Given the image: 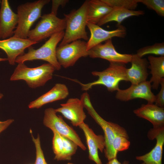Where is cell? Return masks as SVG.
<instances>
[{"label":"cell","mask_w":164,"mask_h":164,"mask_svg":"<svg viewBox=\"0 0 164 164\" xmlns=\"http://www.w3.org/2000/svg\"><path fill=\"white\" fill-rule=\"evenodd\" d=\"M80 99L88 113L101 127L104 132L105 145L104 151L105 157L108 160L114 158L112 148L113 141L118 135L124 136L129 139L127 131L119 125L108 121L100 116L93 107L89 95L87 92L82 94Z\"/></svg>","instance_id":"cell-1"},{"label":"cell","mask_w":164,"mask_h":164,"mask_svg":"<svg viewBox=\"0 0 164 164\" xmlns=\"http://www.w3.org/2000/svg\"><path fill=\"white\" fill-rule=\"evenodd\" d=\"M88 0H86L77 10L68 14H64L66 22L65 31L59 46H62L74 41L82 39L88 40L85 28L87 23V9Z\"/></svg>","instance_id":"cell-2"},{"label":"cell","mask_w":164,"mask_h":164,"mask_svg":"<svg viewBox=\"0 0 164 164\" xmlns=\"http://www.w3.org/2000/svg\"><path fill=\"white\" fill-rule=\"evenodd\" d=\"M110 63L109 67L103 71L91 72L92 75L98 77L97 80L93 82L84 84L76 79L66 78L79 84L83 91H87L95 85H102L109 91H117L120 89L119 84L121 81H127L126 73L127 68L123 64L114 62Z\"/></svg>","instance_id":"cell-3"},{"label":"cell","mask_w":164,"mask_h":164,"mask_svg":"<svg viewBox=\"0 0 164 164\" xmlns=\"http://www.w3.org/2000/svg\"><path fill=\"white\" fill-rule=\"evenodd\" d=\"M64 34V31L55 33L38 49H35L32 46L29 47L28 52L18 57L15 63H22L27 61L42 60L47 62L56 70H60L61 67L57 59L56 49Z\"/></svg>","instance_id":"cell-4"},{"label":"cell","mask_w":164,"mask_h":164,"mask_svg":"<svg viewBox=\"0 0 164 164\" xmlns=\"http://www.w3.org/2000/svg\"><path fill=\"white\" fill-rule=\"evenodd\" d=\"M55 69L49 63H44L34 68H29L24 63H18L10 80H25L29 87L32 88L43 86L53 77Z\"/></svg>","instance_id":"cell-5"},{"label":"cell","mask_w":164,"mask_h":164,"mask_svg":"<svg viewBox=\"0 0 164 164\" xmlns=\"http://www.w3.org/2000/svg\"><path fill=\"white\" fill-rule=\"evenodd\" d=\"M50 2V0H39L19 5L17 8L18 23L13 36L27 38L31 27L41 17L43 8Z\"/></svg>","instance_id":"cell-6"},{"label":"cell","mask_w":164,"mask_h":164,"mask_svg":"<svg viewBox=\"0 0 164 164\" xmlns=\"http://www.w3.org/2000/svg\"><path fill=\"white\" fill-rule=\"evenodd\" d=\"M35 27L29 31L27 38L38 43L56 33L64 31L66 27L64 19L51 13L45 14Z\"/></svg>","instance_id":"cell-7"},{"label":"cell","mask_w":164,"mask_h":164,"mask_svg":"<svg viewBox=\"0 0 164 164\" xmlns=\"http://www.w3.org/2000/svg\"><path fill=\"white\" fill-rule=\"evenodd\" d=\"M43 124L53 132H57L70 139L83 150H86V147L77 134L73 128L66 123L61 116L56 114L55 109L50 108L45 110Z\"/></svg>","instance_id":"cell-8"},{"label":"cell","mask_w":164,"mask_h":164,"mask_svg":"<svg viewBox=\"0 0 164 164\" xmlns=\"http://www.w3.org/2000/svg\"><path fill=\"white\" fill-rule=\"evenodd\" d=\"M88 56L87 43L80 39L56 49V56L60 64L64 68L73 66L81 57Z\"/></svg>","instance_id":"cell-9"},{"label":"cell","mask_w":164,"mask_h":164,"mask_svg":"<svg viewBox=\"0 0 164 164\" xmlns=\"http://www.w3.org/2000/svg\"><path fill=\"white\" fill-rule=\"evenodd\" d=\"M88 56L92 58H100L124 64L130 62L132 55L122 54L118 52L113 44L111 39L105 41L104 44H98L88 50Z\"/></svg>","instance_id":"cell-10"},{"label":"cell","mask_w":164,"mask_h":164,"mask_svg":"<svg viewBox=\"0 0 164 164\" xmlns=\"http://www.w3.org/2000/svg\"><path fill=\"white\" fill-rule=\"evenodd\" d=\"M152 85L149 81H146L137 84H132L128 88L119 89L117 91L115 97L121 101H126L139 98L146 100L148 103H153L155 95L151 91Z\"/></svg>","instance_id":"cell-11"},{"label":"cell","mask_w":164,"mask_h":164,"mask_svg":"<svg viewBox=\"0 0 164 164\" xmlns=\"http://www.w3.org/2000/svg\"><path fill=\"white\" fill-rule=\"evenodd\" d=\"M37 43L28 38H20L13 36L0 40V49L6 53L9 64L13 65L17 57L23 54L26 49Z\"/></svg>","instance_id":"cell-12"},{"label":"cell","mask_w":164,"mask_h":164,"mask_svg":"<svg viewBox=\"0 0 164 164\" xmlns=\"http://www.w3.org/2000/svg\"><path fill=\"white\" fill-rule=\"evenodd\" d=\"M147 136L150 140L155 139L156 145L150 152L143 155L137 156L136 159L143 161L145 164H162L164 144V127L150 129Z\"/></svg>","instance_id":"cell-13"},{"label":"cell","mask_w":164,"mask_h":164,"mask_svg":"<svg viewBox=\"0 0 164 164\" xmlns=\"http://www.w3.org/2000/svg\"><path fill=\"white\" fill-rule=\"evenodd\" d=\"M87 26L91 33V36L87 43L88 50L104 41L114 37L124 38L126 35V29L123 26L119 25L115 29L107 30L97 24L87 22Z\"/></svg>","instance_id":"cell-14"},{"label":"cell","mask_w":164,"mask_h":164,"mask_svg":"<svg viewBox=\"0 0 164 164\" xmlns=\"http://www.w3.org/2000/svg\"><path fill=\"white\" fill-rule=\"evenodd\" d=\"M60 106L61 107L55 109V111L60 113L64 117L70 121L73 126H79L84 122L86 115L81 99L70 98L66 103L60 104Z\"/></svg>","instance_id":"cell-15"},{"label":"cell","mask_w":164,"mask_h":164,"mask_svg":"<svg viewBox=\"0 0 164 164\" xmlns=\"http://www.w3.org/2000/svg\"><path fill=\"white\" fill-rule=\"evenodd\" d=\"M18 21L17 14L13 12L8 1L2 0L0 9V39L12 36Z\"/></svg>","instance_id":"cell-16"},{"label":"cell","mask_w":164,"mask_h":164,"mask_svg":"<svg viewBox=\"0 0 164 164\" xmlns=\"http://www.w3.org/2000/svg\"><path fill=\"white\" fill-rule=\"evenodd\" d=\"M79 127L85 135L88 149L89 158L96 164H102L98 154V150L102 152L105 147L104 136L96 135L87 124L84 122Z\"/></svg>","instance_id":"cell-17"},{"label":"cell","mask_w":164,"mask_h":164,"mask_svg":"<svg viewBox=\"0 0 164 164\" xmlns=\"http://www.w3.org/2000/svg\"><path fill=\"white\" fill-rule=\"evenodd\" d=\"M53 132L52 148L54 159L58 161L71 160L76 152L78 145L69 138L57 132Z\"/></svg>","instance_id":"cell-18"},{"label":"cell","mask_w":164,"mask_h":164,"mask_svg":"<svg viewBox=\"0 0 164 164\" xmlns=\"http://www.w3.org/2000/svg\"><path fill=\"white\" fill-rule=\"evenodd\" d=\"M130 62L131 66L126 70L127 81L130 82L132 84H135L146 81L149 65L147 60L139 56L136 54L132 55Z\"/></svg>","instance_id":"cell-19"},{"label":"cell","mask_w":164,"mask_h":164,"mask_svg":"<svg viewBox=\"0 0 164 164\" xmlns=\"http://www.w3.org/2000/svg\"><path fill=\"white\" fill-rule=\"evenodd\" d=\"M138 117L150 122L153 128L164 127V108L153 103L142 104L141 107L133 111Z\"/></svg>","instance_id":"cell-20"},{"label":"cell","mask_w":164,"mask_h":164,"mask_svg":"<svg viewBox=\"0 0 164 164\" xmlns=\"http://www.w3.org/2000/svg\"><path fill=\"white\" fill-rule=\"evenodd\" d=\"M69 94V90L66 85L57 83L47 92L30 102L28 107L30 109L39 108L47 104L64 99Z\"/></svg>","instance_id":"cell-21"},{"label":"cell","mask_w":164,"mask_h":164,"mask_svg":"<svg viewBox=\"0 0 164 164\" xmlns=\"http://www.w3.org/2000/svg\"><path fill=\"white\" fill-rule=\"evenodd\" d=\"M102 0H88L87 9V22L97 24L112 10Z\"/></svg>","instance_id":"cell-22"},{"label":"cell","mask_w":164,"mask_h":164,"mask_svg":"<svg viewBox=\"0 0 164 164\" xmlns=\"http://www.w3.org/2000/svg\"><path fill=\"white\" fill-rule=\"evenodd\" d=\"M149 65L152 76L149 80L152 83V87L157 90L161 80L164 77V56L155 57L149 55L148 57Z\"/></svg>","instance_id":"cell-23"},{"label":"cell","mask_w":164,"mask_h":164,"mask_svg":"<svg viewBox=\"0 0 164 164\" xmlns=\"http://www.w3.org/2000/svg\"><path fill=\"white\" fill-rule=\"evenodd\" d=\"M144 14V12L142 10H131L120 8H113L97 25L100 26L108 22L115 21L117 23L118 26L121 25L123 21L128 18L132 16H138Z\"/></svg>","instance_id":"cell-24"},{"label":"cell","mask_w":164,"mask_h":164,"mask_svg":"<svg viewBox=\"0 0 164 164\" xmlns=\"http://www.w3.org/2000/svg\"><path fill=\"white\" fill-rule=\"evenodd\" d=\"M136 54L141 57L149 54L164 56V43H155L153 45L141 48L137 50Z\"/></svg>","instance_id":"cell-25"},{"label":"cell","mask_w":164,"mask_h":164,"mask_svg":"<svg viewBox=\"0 0 164 164\" xmlns=\"http://www.w3.org/2000/svg\"><path fill=\"white\" fill-rule=\"evenodd\" d=\"M108 5L113 8H120L135 10L139 0H102Z\"/></svg>","instance_id":"cell-26"},{"label":"cell","mask_w":164,"mask_h":164,"mask_svg":"<svg viewBox=\"0 0 164 164\" xmlns=\"http://www.w3.org/2000/svg\"><path fill=\"white\" fill-rule=\"evenodd\" d=\"M129 139L121 135L115 137L112 144V148L114 157L117 158L118 152L128 149L130 145Z\"/></svg>","instance_id":"cell-27"},{"label":"cell","mask_w":164,"mask_h":164,"mask_svg":"<svg viewBox=\"0 0 164 164\" xmlns=\"http://www.w3.org/2000/svg\"><path fill=\"white\" fill-rule=\"evenodd\" d=\"M148 9L153 10L159 16H164V0H139Z\"/></svg>","instance_id":"cell-28"},{"label":"cell","mask_w":164,"mask_h":164,"mask_svg":"<svg viewBox=\"0 0 164 164\" xmlns=\"http://www.w3.org/2000/svg\"><path fill=\"white\" fill-rule=\"evenodd\" d=\"M31 135L32 141L35 144L36 149V156L35 164H46V162L41 147L39 135H38L37 137L35 138L32 134Z\"/></svg>","instance_id":"cell-29"},{"label":"cell","mask_w":164,"mask_h":164,"mask_svg":"<svg viewBox=\"0 0 164 164\" xmlns=\"http://www.w3.org/2000/svg\"><path fill=\"white\" fill-rule=\"evenodd\" d=\"M161 88L159 93L155 96V104L162 108L164 107V78L160 82Z\"/></svg>","instance_id":"cell-30"},{"label":"cell","mask_w":164,"mask_h":164,"mask_svg":"<svg viewBox=\"0 0 164 164\" xmlns=\"http://www.w3.org/2000/svg\"><path fill=\"white\" fill-rule=\"evenodd\" d=\"M67 0H52V9L51 13L56 15L57 11L60 6L63 7L68 2Z\"/></svg>","instance_id":"cell-31"},{"label":"cell","mask_w":164,"mask_h":164,"mask_svg":"<svg viewBox=\"0 0 164 164\" xmlns=\"http://www.w3.org/2000/svg\"><path fill=\"white\" fill-rule=\"evenodd\" d=\"M14 121V120L9 119L4 121H0V133L6 129Z\"/></svg>","instance_id":"cell-32"},{"label":"cell","mask_w":164,"mask_h":164,"mask_svg":"<svg viewBox=\"0 0 164 164\" xmlns=\"http://www.w3.org/2000/svg\"><path fill=\"white\" fill-rule=\"evenodd\" d=\"M107 164H121L117 159V158L108 160Z\"/></svg>","instance_id":"cell-33"},{"label":"cell","mask_w":164,"mask_h":164,"mask_svg":"<svg viewBox=\"0 0 164 164\" xmlns=\"http://www.w3.org/2000/svg\"><path fill=\"white\" fill-rule=\"evenodd\" d=\"M8 60L6 58H2L0 57V62L3 61Z\"/></svg>","instance_id":"cell-34"},{"label":"cell","mask_w":164,"mask_h":164,"mask_svg":"<svg viewBox=\"0 0 164 164\" xmlns=\"http://www.w3.org/2000/svg\"><path fill=\"white\" fill-rule=\"evenodd\" d=\"M122 164H129V162L126 161H125ZM142 164H145L144 163H143Z\"/></svg>","instance_id":"cell-35"},{"label":"cell","mask_w":164,"mask_h":164,"mask_svg":"<svg viewBox=\"0 0 164 164\" xmlns=\"http://www.w3.org/2000/svg\"><path fill=\"white\" fill-rule=\"evenodd\" d=\"M3 95L2 94H1L0 92V100L3 97Z\"/></svg>","instance_id":"cell-36"},{"label":"cell","mask_w":164,"mask_h":164,"mask_svg":"<svg viewBox=\"0 0 164 164\" xmlns=\"http://www.w3.org/2000/svg\"><path fill=\"white\" fill-rule=\"evenodd\" d=\"M67 164H74L72 163H68Z\"/></svg>","instance_id":"cell-37"},{"label":"cell","mask_w":164,"mask_h":164,"mask_svg":"<svg viewBox=\"0 0 164 164\" xmlns=\"http://www.w3.org/2000/svg\"><path fill=\"white\" fill-rule=\"evenodd\" d=\"M46 164H47V163L46 162Z\"/></svg>","instance_id":"cell-38"},{"label":"cell","mask_w":164,"mask_h":164,"mask_svg":"<svg viewBox=\"0 0 164 164\" xmlns=\"http://www.w3.org/2000/svg\"><path fill=\"white\" fill-rule=\"evenodd\" d=\"M1 2V1L0 0V3Z\"/></svg>","instance_id":"cell-39"}]
</instances>
